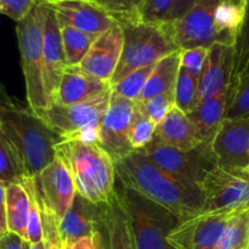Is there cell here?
I'll use <instances>...</instances> for the list:
<instances>
[{
  "label": "cell",
  "instance_id": "obj_26",
  "mask_svg": "<svg viewBox=\"0 0 249 249\" xmlns=\"http://www.w3.org/2000/svg\"><path fill=\"white\" fill-rule=\"evenodd\" d=\"M60 26L67 67L79 66L99 36L88 34L68 24L60 23Z\"/></svg>",
  "mask_w": 249,
  "mask_h": 249
},
{
  "label": "cell",
  "instance_id": "obj_21",
  "mask_svg": "<svg viewBox=\"0 0 249 249\" xmlns=\"http://www.w3.org/2000/svg\"><path fill=\"white\" fill-rule=\"evenodd\" d=\"M111 89L109 83L92 77L79 66L67 67L58 87L55 104L74 105L92 101Z\"/></svg>",
  "mask_w": 249,
  "mask_h": 249
},
{
  "label": "cell",
  "instance_id": "obj_11",
  "mask_svg": "<svg viewBox=\"0 0 249 249\" xmlns=\"http://www.w3.org/2000/svg\"><path fill=\"white\" fill-rule=\"evenodd\" d=\"M33 179L41 213L60 221L70 211L77 196L72 173L62 155L57 152L55 160Z\"/></svg>",
  "mask_w": 249,
  "mask_h": 249
},
{
  "label": "cell",
  "instance_id": "obj_41",
  "mask_svg": "<svg viewBox=\"0 0 249 249\" xmlns=\"http://www.w3.org/2000/svg\"><path fill=\"white\" fill-rule=\"evenodd\" d=\"M0 249H29L32 243L14 232L0 235Z\"/></svg>",
  "mask_w": 249,
  "mask_h": 249
},
{
  "label": "cell",
  "instance_id": "obj_1",
  "mask_svg": "<svg viewBox=\"0 0 249 249\" xmlns=\"http://www.w3.org/2000/svg\"><path fill=\"white\" fill-rule=\"evenodd\" d=\"M117 179L123 186L164 207L181 221L203 213L202 187L177 177L136 150L114 160Z\"/></svg>",
  "mask_w": 249,
  "mask_h": 249
},
{
  "label": "cell",
  "instance_id": "obj_23",
  "mask_svg": "<svg viewBox=\"0 0 249 249\" xmlns=\"http://www.w3.org/2000/svg\"><path fill=\"white\" fill-rule=\"evenodd\" d=\"M231 96H232V85L226 91L201 101L191 113L187 114L192 123L198 129L204 141L212 140L223 122L228 118Z\"/></svg>",
  "mask_w": 249,
  "mask_h": 249
},
{
  "label": "cell",
  "instance_id": "obj_43",
  "mask_svg": "<svg viewBox=\"0 0 249 249\" xmlns=\"http://www.w3.org/2000/svg\"><path fill=\"white\" fill-rule=\"evenodd\" d=\"M29 249H46V245L45 241H41V242L34 243V245H31Z\"/></svg>",
  "mask_w": 249,
  "mask_h": 249
},
{
  "label": "cell",
  "instance_id": "obj_13",
  "mask_svg": "<svg viewBox=\"0 0 249 249\" xmlns=\"http://www.w3.org/2000/svg\"><path fill=\"white\" fill-rule=\"evenodd\" d=\"M233 212H204L181 221L169 235L177 249H215Z\"/></svg>",
  "mask_w": 249,
  "mask_h": 249
},
{
  "label": "cell",
  "instance_id": "obj_22",
  "mask_svg": "<svg viewBox=\"0 0 249 249\" xmlns=\"http://www.w3.org/2000/svg\"><path fill=\"white\" fill-rule=\"evenodd\" d=\"M155 139L182 151H191L204 142L189 116L177 106L156 126Z\"/></svg>",
  "mask_w": 249,
  "mask_h": 249
},
{
  "label": "cell",
  "instance_id": "obj_6",
  "mask_svg": "<svg viewBox=\"0 0 249 249\" xmlns=\"http://www.w3.org/2000/svg\"><path fill=\"white\" fill-rule=\"evenodd\" d=\"M44 7V2L38 0L32 11L16 24L17 43L26 83L27 106L36 116H40L49 106L43 75Z\"/></svg>",
  "mask_w": 249,
  "mask_h": 249
},
{
  "label": "cell",
  "instance_id": "obj_28",
  "mask_svg": "<svg viewBox=\"0 0 249 249\" xmlns=\"http://www.w3.org/2000/svg\"><path fill=\"white\" fill-rule=\"evenodd\" d=\"M28 177L22 157L11 142L0 134V182H21Z\"/></svg>",
  "mask_w": 249,
  "mask_h": 249
},
{
  "label": "cell",
  "instance_id": "obj_29",
  "mask_svg": "<svg viewBox=\"0 0 249 249\" xmlns=\"http://www.w3.org/2000/svg\"><path fill=\"white\" fill-rule=\"evenodd\" d=\"M199 102V78L192 75L180 66L175 87V106L189 114L198 106Z\"/></svg>",
  "mask_w": 249,
  "mask_h": 249
},
{
  "label": "cell",
  "instance_id": "obj_16",
  "mask_svg": "<svg viewBox=\"0 0 249 249\" xmlns=\"http://www.w3.org/2000/svg\"><path fill=\"white\" fill-rule=\"evenodd\" d=\"M212 147L219 165L249 169V118H226Z\"/></svg>",
  "mask_w": 249,
  "mask_h": 249
},
{
  "label": "cell",
  "instance_id": "obj_35",
  "mask_svg": "<svg viewBox=\"0 0 249 249\" xmlns=\"http://www.w3.org/2000/svg\"><path fill=\"white\" fill-rule=\"evenodd\" d=\"M236 49V67L233 79L246 70L249 65V0H246L245 17L242 26L238 31L235 44Z\"/></svg>",
  "mask_w": 249,
  "mask_h": 249
},
{
  "label": "cell",
  "instance_id": "obj_9",
  "mask_svg": "<svg viewBox=\"0 0 249 249\" xmlns=\"http://www.w3.org/2000/svg\"><path fill=\"white\" fill-rule=\"evenodd\" d=\"M221 0H199L181 18L168 22L173 39L180 50L195 48L209 49L214 44H230L221 29L218 9Z\"/></svg>",
  "mask_w": 249,
  "mask_h": 249
},
{
  "label": "cell",
  "instance_id": "obj_2",
  "mask_svg": "<svg viewBox=\"0 0 249 249\" xmlns=\"http://www.w3.org/2000/svg\"><path fill=\"white\" fill-rule=\"evenodd\" d=\"M0 134L22 157L28 177H36L56 158L63 139L28 106L12 102L2 89L0 102Z\"/></svg>",
  "mask_w": 249,
  "mask_h": 249
},
{
  "label": "cell",
  "instance_id": "obj_19",
  "mask_svg": "<svg viewBox=\"0 0 249 249\" xmlns=\"http://www.w3.org/2000/svg\"><path fill=\"white\" fill-rule=\"evenodd\" d=\"M236 67V49L230 44H214L209 48L208 57L199 78L201 101L230 89Z\"/></svg>",
  "mask_w": 249,
  "mask_h": 249
},
{
  "label": "cell",
  "instance_id": "obj_20",
  "mask_svg": "<svg viewBox=\"0 0 249 249\" xmlns=\"http://www.w3.org/2000/svg\"><path fill=\"white\" fill-rule=\"evenodd\" d=\"M0 235L10 231L28 241L29 198L23 185L0 182Z\"/></svg>",
  "mask_w": 249,
  "mask_h": 249
},
{
  "label": "cell",
  "instance_id": "obj_14",
  "mask_svg": "<svg viewBox=\"0 0 249 249\" xmlns=\"http://www.w3.org/2000/svg\"><path fill=\"white\" fill-rule=\"evenodd\" d=\"M44 44L43 75L48 105L55 104L61 79L67 68L62 33L56 12L44 4ZM48 106V107H49Z\"/></svg>",
  "mask_w": 249,
  "mask_h": 249
},
{
  "label": "cell",
  "instance_id": "obj_17",
  "mask_svg": "<svg viewBox=\"0 0 249 249\" xmlns=\"http://www.w3.org/2000/svg\"><path fill=\"white\" fill-rule=\"evenodd\" d=\"M123 45V28L117 22L112 28L97 36L79 67L92 77L109 83L121 61Z\"/></svg>",
  "mask_w": 249,
  "mask_h": 249
},
{
  "label": "cell",
  "instance_id": "obj_36",
  "mask_svg": "<svg viewBox=\"0 0 249 249\" xmlns=\"http://www.w3.org/2000/svg\"><path fill=\"white\" fill-rule=\"evenodd\" d=\"M140 102V101H139ZM151 121L158 125L175 107V94H162L141 102Z\"/></svg>",
  "mask_w": 249,
  "mask_h": 249
},
{
  "label": "cell",
  "instance_id": "obj_32",
  "mask_svg": "<svg viewBox=\"0 0 249 249\" xmlns=\"http://www.w3.org/2000/svg\"><path fill=\"white\" fill-rule=\"evenodd\" d=\"M156 65L147 66V67L140 68V70H136L134 72H131L130 74L123 78L121 82L113 85L112 87V91L116 92L119 96L131 100V101H139V99L141 96V92H142L146 83L150 79Z\"/></svg>",
  "mask_w": 249,
  "mask_h": 249
},
{
  "label": "cell",
  "instance_id": "obj_44",
  "mask_svg": "<svg viewBox=\"0 0 249 249\" xmlns=\"http://www.w3.org/2000/svg\"><path fill=\"white\" fill-rule=\"evenodd\" d=\"M41 2H51V1H56V0H39Z\"/></svg>",
  "mask_w": 249,
  "mask_h": 249
},
{
  "label": "cell",
  "instance_id": "obj_38",
  "mask_svg": "<svg viewBox=\"0 0 249 249\" xmlns=\"http://www.w3.org/2000/svg\"><path fill=\"white\" fill-rule=\"evenodd\" d=\"M209 49L195 48L180 50V66L197 78H201L202 71L208 57Z\"/></svg>",
  "mask_w": 249,
  "mask_h": 249
},
{
  "label": "cell",
  "instance_id": "obj_33",
  "mask_svg": "<svg viewBox=\"0 0 249 249\" xmlns=\"http://www.w3.org/2000/svg\"><path fill=\"white\" fill-rule=\"evenodd\" d=\"M228 118H249V65L233 79Z\"/></svg>",
  "mask_w": 249,
  "mask_h": 249
},
{
  "label": "cell",
  "instance_id": "obj_5",
  "mask_svg": "<svg viewBox=\"0 0 249 249\" xmlns=\"http://www.w3.org/2000/svg\"><path fill=\"white\" fill-rule=\"evenodd\" d=\"M123 28L124 45L121 61L112 77L111 88L131 72L158 61L180 50L173 39L168 22L150 23L142 19L119 22Z\"/></svg>",
  "mask_w": 249,
  "mask_h": 249
},
{
  "label": "cell",
  "instance_id": "obj_25",
  "mask_svg": "<svg viewBox=\"0 0 249 249\" xmlns=\"http://www.w3.org/2000/svg\"><path fill=\"white\" fill-rule=\"evenodd\" d=\"M104 235L108 249H134L128 221L116 198L105 206Z\"/></svg>",
  "mask_w": 249,
  "mask_h": 249
},
{
  "label": "cell",
  "instance_id": "obj_8",
  "mask_svg": "<svg viewBox=\"0 0 249 249\" xmlns=\"http://www.w3.org/2000/svg\"><path fill=\"white\" fill-rule=\"evenodd\" d=\"M212 141L213 139L204 141L191 151H182L153 139L140 151L167 172L202 186L207 177L219 165Z\"/></svg>",
  "mask_w": 249,
  "mask_h": 249
},
{
  "label": "cell",
  "instance_id": "obj_30",
  "mask_svg": "<svg viewBox=\"0 0 249 249\" xmlns=\"http://www.w3.org/2000/svg\"><path fill=\"white\" fill-rule=\"evenodd\" d=\"M19 184L23 185L29 198V221H28V241L34 245L44 241L43 214L40 202L36 194V182L33 177H24Z\"/></svg>",
  "mask_w": 249,
  "mask_h": 249
},
{
  "label": "cell",
  "instance_id": "obj_15",
  "mask_svg": "<svg viewBox=\"0 0 249 249\" xmlns=\"http://www.w3.org/2000/svg\"><path fill=\"white\" fill-rule=\"evenodd\" d=\"M44 4L56 12L60 23L92 36H100L117 23L116 19L94 0H56Z\"/></svg>",
  "mask_w": 249,
  "mask_h": 249
},
{
  "label": "cell",
  "instance_id": "obj_31",
  "mask_svg": "<svg viewBox=\"0 0 249 249\" xmlns=\"http://www.w3.org/2000/svg\"><path fill=\"white\" fill-rule=\"evenodd\" d=\"M156 126L157 125L151 121L145 112L142 104L136 101L134 118L129 131V141L134 151L142 150L155 139Z\"/></svg>",
  "mask_w": 249,
  "mask_h": 249
},
{
  "label": "cell",
  "instance_id": "obj_3",
  "mask_svg": "<svg viewBox=\"0 0 249 249\" xmlns=\"http://www.w3.org/2000/svg\"><path fill=\"white\" fill-rule=\"evenodd\" d=\"M57 152L70 167L77 194L97 206H107L116 194L114 160L96 142L67 140L60 143Z\"/></svg>",
  "mask_w": 249,
  "mask_h": 249
},
{
  "label": "cell",
  "instance_id": "obj_37",
  "mask_svg": "<svg viewBox=\"0 0 249 249\" xmlns=\"http://www.w3.org/2000/svg\"><path fill=\"white\" fill-rule=\"evenodd\" d=\"M177 0H146L141 10L140 19L150 23L167 22Z\"/></svg>",
  "mask_w": 249,
  "mask_h": 249
},
{
  "label": "cell",
  "instance_id": "obj_24",
  "mask_svg": "<svg viewBox=\"0 0 249 249\" xmlns=\"http://www.w3.org/2000/svg\"><path fill=\"white\" fill-rule=\"evenodd\" d=\"M180 72V50L172 53L158 61L146 83L139 101L143 102L162 94H175L178 77Z\"/></svg>",
  "mask_w": 249,
  "mask_h": 249
},
{
  "label": "cell",
  "instance_id": "obj_34",
  "mask_svg": "<svg viewBox=\"0 0 249 249\" xmlns=\"http://www.w3.org/2000/svg\"><path fill=\"white\" fill-rule=\"evenodd\" d=\"M106 10L117 22L140 19L141 10L146 0H94Z\"/></svg>",
  "mask_w": 249,
  "mask_h": 249
},
{
  "label": "cell",
  "instance_id": "obj_40",
  "mask_svg": "<svg viewBox=\"0 0 249 249\" xmlns=\"http://www.w3.org/2000/svg\"><path fill=\"white\" fill-rule=\"evenodd\" d=\"M66 249H106L104 230L92 236L80 238L77 242L72 243L70 246H66Z\"/></svg>",
  "mask_w": 249,
  "mask_h": 249
},
{
  "label": "cell",
  "instance_id": "obj_27",
  "mask_svg": "<svg viewBox=\"0 0 249 249\" xmlns=\"http://www.w3.org/2000/svg\"><path fill=\"white\" fill-rule=\"evenodd\" d=\"M215 249H249V208L233 212Z\"/></svg>",
  "mask_w": 249,
  "mask_h": 249
},
{
  "label": "cell",
  "instance_id": "obj_4",
  "mask_svg": "<svg viewBox=\"0 0 249 249\" xmlns=\"http://www.w3.org/2000/svg\"><path fill=\"white\" fill-rule=\"evenodd\" d=\"M114 198L128 221L134 249H177L169 242V235L181 220L172 212L121 182Z\"/></svg>",
  "mask_w": 249,
  "mask_h": 249
},
{
  "label": "cell",
  "instance_id": "obj_39",
  "mask_svg": "<svg viewBox=\"0 0 249 249\" xmlns=\"http://www.w3.org/2000/svg\"><path fill=\"white\" fill-rule=\"evenodd\" d=\"M36 2L38 0H0V11L18 23L32 11Z\"/></svg>",
  "mask_w": 249,
  "mask_h": 249
},
{
  "label": "cell",
  "instance_id": "obj_42",
  "mask_svg": "<svg viewBox=\"0 0 249 249\" xmlns=\"http://www.w3.org/2000/svg\"><path fill=\"white\" fill-rule=\"evenodd\" d=\"M199 0H177L167 22H174L177 19L181 18L186 12H189Z\"/></svg>",
  "mask_w": 249,
  "mask_h": 249
},
{
  "label": "cell",
  "instance_id": "obj_7",
  "mask_svg": "<svg viewBox=\"0 0 249 249\" xmlns=\"http://www.w3.org/2000/svg\"><path fill=\"white\" fill-rule=\"evenodd\" d=\"M111 92L112 89L92 101L82 104H53L39 117L65 141L82 140L99 143L100 124L109 104Z\"/></svg>",
  "mask_w": 249,
  "mask_h": 249
},
{
  "label": "cell",
  "instance_id": "obj_12",
  "mask_svg": "<svg viewBox=\"0 0 249 249\" xmlns=\"http://www.w3.org/2000/svg\"><path fill=\"white\" fill-rule=\"evenodd\" d=\"M135 107L136 101L111 92L109 104L100 124L99 145L114 160L125 157L134 151L129 141V131Z\"/></svg>",
  "mask_w": 249,
  "mask_h": 249
},
{
  "label": "cell",
  "instance_id": "obj_10",
  "mask_svg": "<svg viewBox=\"0 0 249 249\" xmlns=\"http://www.w3.org/2000/svg\"><path fill=\"white\" fill-rule=\"evenodd\" d=\"M204 212L249 208V169L218 165L202 184Z\"/></svg>",
  "mask_w": 249,
  "mask_h": 249
},
{
  "label": "cell",
  "instance_id": "obj_18",
  "mask_svg": "<svg viewBox=\"0 0 249 249\" xmlns=\"http://www.w3.org/2000/svg\"><path fill=\"white\" fill-rule=\"evenodd\" d=\"M105 206H97L77 194L70 211L57 224L60 240L65 246L104 230Z\"/></svg>",
  "mask_w": 249,
  "mask_h": 249
}]
</instances>
